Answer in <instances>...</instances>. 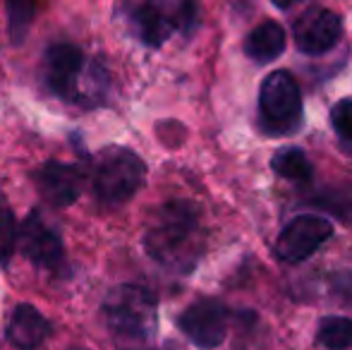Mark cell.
<instances>
[{
  "mask_svg": "<svg viewBox=\"0 0 352 350\" xmlns=\"http://www.w3.org/2000/svg\"><path fill=\"white\" fill-rule=\"evenodd\" d=\"M232 312L218 298H197L177 314V329L201 350H216L228 338Z\"/></svg>",
  "mask_w": 352,
  "mask_h": 350,
  "instance_id": "9c48e42d",
  "label": "cell"
},
{
  "mask_svg": "<svg viewBox=\"0 0 352 350\" xmlns=\"http://www.w3.org/2000/svg\"><path fill=\"white\" fill-rule=\"evenodd\" d=\"M259 130L266 137H290L305 125V103L295 75L276 70L266 75L256 96Z\"/></svg>",
  "mask_w": 352,
  "mask_h": 350,
  "instance_id": "5b68a950",
  "label": "cell"
},
{
  "mask_svg": "<svg viewBox=\"0 0 352 350\" xmlns=\"http://www.w3.org/2000/svg\"><path fill=\"white\" fill-rule=\"evenodd\" d=\"M146 182V166L137 151L127 146H106L96 154L91 171V190L101 206L113 209L132 197Z\"/></svg>",
  "mask_w": 352,
  "mask_h": 350,
  "instance_id": "277c9868",
  "label": "cell"
},
{
  "mask_svg": "<svg viewBox=\"0 0 352 350\" xmlns=\"http://www.w3.org/2000/svg\"><path fill=\"white\" fill-rule=\"evenodd\" d=\"M53 327L46 317L41 314V309H36L34 305L22 303L12 309L5 327V338L10 346L17 350H36L51 338Z\"/></svg>",
  "mask_w": 352,
  "mask_h": 350,
  "instance_id": "7c38bea8",
  "label": "cell"
},
{
  "mask_svg": "<svg viewBox=\"0 0 352 350\" xmlns=\"http://www.w3.org/2000/svg\"><path fill=\"white\" fill-rule=\"evenodd\" d=\"M331 127H333L336 142H338L340 151L352 156V96L340 98L333 108H331Z\"/></svg>",
  "mask_w": 352,
  "mask_h": 350,
  "instance_id": "d6986e66",
  "label": "cell"
},
{
  "mask_svg": "<svg viewBox=\"0 0 352 350\" xmlns=\"http://www.w3.org/2000/svg\"><path fill=\"white\" fill-rule=\"evenodd\" d=\"M271 171L283 180L297 182V185H309L314 180V164L300 146H283L271 156Z\"/></svg>",
  "mask_w": 352,
  "mask_h": 350,
  "instance_id": "5bb4252c",
  "label": "cell"
},
{
  "mask_svg": "<svg viewBox=\"0 0 352 350\" xmlns=\"http://www.w3.org/2000/svg\"><path fill=\"white\" fill-rule=\"evenodd\" d=\"M103 319L120 350H148L158 333V300L144 285H116L103 298Z\"/></svg>",
  "mask_w": 352,
  "mask_h": 350,
  "instance_id": "3957f363",
  "label": "cell"
},
{
  "mask_svg": "<svg viewBox=\"0 0 352 350\" xmlns=\"http://www.w3.org/2000/svg\"><path fill=\"white\" fill-rule=\"evenodd\" d=\"M271 3H274L278 10H287V8H292V5L302 3V0H271Z\"/></svg>",
  "mask_w": 352,
  "mask_h": 350,
  "instance_id": "ffe728a7",
  "label": "cell"
},
{
  "mask_svg": "<svg viewBox=\"0 0 352 350\" xmlns=\"http://www.w3.org/2000/svg\"><path fill=\"white\" fill-rule=\"evenodd\" d=\"M144 250L170 274H192L206 252L201 209L190 199H170L151 211L144 230Z\"/></svg>",
  "mask_w": 352,
  "mask_h": 350,
  "instance_id": "6da1fadb",
  "label": "cell"
},
{
  "mask_svg": "<svg viewBox=\"0 0 352 350\" xmlns=\"http://www.w3.org/2000/svg\"><path fill=\"white\" fill-rule=\"evenodd\" d=\"M285 46H287V36L283 24L276 22V19H264V22L256 24L245 36L242 51H245V56L250 61L266 65V63H274L276 58H280L285 53Z\"/></svg>",
  "mask_w": 352,
  "mask_h": 350,
  "instance_id": "4fadbf2b",
  "label": "cell"
},
{
  "mask_svg": "<svg viewBox=\"0 0 352 350\" xmlns=\"http://www.w3.org/2000/svg\"><path fill=\"white\" fill-rule=\"evenodd\" d=\"M116 14L148 48H161L173 34H180V0H120Z\"/></svg>",
  "mask_w": 352,
  "mask_h": 350,
  "instance_id": "8992f818",
  "label": "cell"
},
{
  "mask_svg": "<svg viewBox=\"0 0 352 350\" xmlns=\"http://www.w3.org/2000/svg\"><path fill=\"white\" fill-rule=\"evenodd\" d=\"M333 238V223L324 216L300 214L280 228L274 243V257L280 264L297 266L319 252Z\"/></svg>",
  "mask_w": 352,
  "mask_h": 350,
  "instance_id": "ba28073f",
  "label": "cell"
},
{
  "mask_svg": "<svg viewBox=\"0 0 352 350\" xmlns=\"http://www.w3.org/2000/svg\"><path fill=\"white\" fill-rule=\"evenodd\" d=\"M316 346L326 350H352V317L326 314L316 324Z\"/></svg>",
  "mask_w": 352,
  "mask_h": 350,
  "instance_id": "2e32d148",
  "label": "cell"
},
{
  "mask_svg": "<svg viewBox=\"0 0 352 350\" xmlns=\"http://www.w3.org/2000/svg\"><path fill=\"white\" fill-rule=\"evenodd\" d=\"M307 204L329 211L352 228V185L338 182V185L319 187L316 192H311V197H307Z\"/></svg>",
  "mask_w": 352,
  "mask_h": 350,
  "instance_id": "9a60e30c",
  "label": "cell"
},
{
  "mask_svg": "<svg viewBox=\"0 0 352 350\" xmlns=\"http://www.w3.org/2000/svg\"><path fill=\"white\" fill-rule=\"evenodd\" d=\"M343 17L321 5L307 8L292 24V39H295L297 51L311 58L333 51L343 39Z\"/></svg>",
  "mask_w": 352,
  "mask_h": 350,
  "instance_id": "30bf717a",
  "label": "cell"
},
{
  "mask_svg": "<svg viewBox=\"0 0 352 350\" xmlns=\"http://www.w3.org/2000/svg\"><path fill=\"white\" fill-rule=\"evenodd\" d=\"M17 235L19 226L17 219H14V211L10 206L8 197L0 192V266L3 269H8L14 252H17Z\"/></svg>",
  "mask_w": 352,
  "mask_h": 350,
  "instance_id": "ac0fdd59",
  "label": "cell"
},
{
  "mask_svg": "<svg viewBox=\"0 0 352 350\" xmlns=\"http://www.w3.org/2000/svg\"><path fill=\"white\" fill-rule=\"evenodd\" d=\"M41 82L53 96L84 108L106 103L111 89V77L103 65L87 61L82 48L67 41L46 48L41 58Z\"/></svg>",
  "mask_w": 352,
  "mask_h": 350,
  "instance_id": "7a4b0ae2",
  "label": "cell"
},
{
  "mask_svg": "<svg viewBox=\"0 0 352 350\" xmlns=\"http://www.w3.org/2000/svg\"><path fill=\"white\" fill-rule=\"evenodd\" d=\"M17 248L38 271H48L53 276H60L67 271L65 243L58 230L38 209H34L22 221V228L17 235Z\"/></svg>",
  "mask_w": 352,
  "mask_h": 350,
  "instance_id": "52a82bcc",
  "label": "cell"
},
{
  "mask_svg": "<svg viewBox=\"0 0 352 350\" xmlns=\"http://www.w3.org/2000/svg\"><path fill=\"white\" fill-rule=\"evenodd\" d=\"M5 14H8L10 39L14 46H19L24 43L36 17V0H5Z\"/></svg>",
  "mask_w": 352,
  "mask_h": 350,
  "instance_id": "e0dca14e",
  "label": "cell"
},
{
  "mask_svg": "<svg viewBox=\"0 0 352 350\" xmlns=\"http://www.w3.org/2000/svg\"><path fill=\"white\" fill-rule=\"evenodd\" d=\"M34 182H36L38 192H41L48 204L63 209V206H70L79 199L84 187V173L74 164L46 161L41 168H36Z\"/></svg>",
  "mask_w": 352,
  "mask_h": 350,
  "instance_id": "8fae6325",
  "label": "cell"
}]
</instances>
